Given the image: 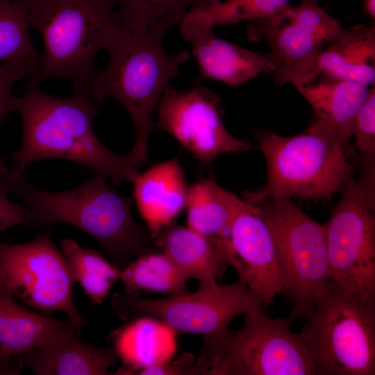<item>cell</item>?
Segmentation results:
<instances>
[{
	"label": "cell",
	"mask_w": 375,
	"mask_h": 375,
	"mask_svg": "<svg viewBox=\"0 0 375 375\" xmlns=\"http://www.w3.org/2000/svg\"><path fill=\"white\" fill-rule=\"evenodd\" d=\"M177 335L160 320L141 315L115 330L108 338L122 366L115 374L128 375L169 360Z\"/></svg>",
	"instance_id": "ffe728a7"
},
{
	"label": "cell",
	"mask_w": 375,
	"mask_h": 375,
	"mask_svg": "<svg viewBox=\"0 0 375 375\" xmlns=\"http://www.w3.org/2000/svg\"><path fill=\"white\" fill-rule=\"evenodd\" d=\"M0 1H19V0H0Z\"/></svg>",
	"instance_id": "836d02e7"
},
{
	"label": "cell",
	"mask_w": 375,
	"mask_h": 375,
	"mask_svg": "<svg viewBox=\"0 0 375 375\" xmlns=\"http://www.w3.org/2000/svg\"><path fill=\"white\" fill-rule=\"evenodd\" d=\"M156 109V130L170 134L203 165L210 164L222 153L253 147L248 140L236 138L225 128L219 99L205 87L179 91L168 86Z\"/></svg>",
	"instance_id": "4fadbf2b"
},
{
	"label": "cell",
	"mask_w": 375,
	"mask_h": 375,
	"mask_svg": "<svg viewBox=\"0 0 375 375\" xmlns=\"http://www.w3.org/2000/svg\"><path fill=\"white\" fill-rule=\"evenodd\" d=\"M195 358L190 353L183 352L176 360L152 365L140 371L141 375H194Z\"/></svg>",
	"instance_id": "1f68e13d"
},
{
	"label": "cell",
	"mask_w": 375,
	"mask_h": 375,
	"mask_svg": "<svg viewBox=\"0 0 375 375\" xmlns=\"http://www.w3.org/2000/svg\"><path fill=\"white\" fill-rule=\"evenodd\" d=\"M256 203L272 238L285 293L292 302L288 319L292 323L306 318L330 281L324 226L289 197H269Z\"/></svg>",
	"instance_id": "ba28073f"
},
{
	"label": "cell",
	"mask_w": 375,
	"mask_h": 375,
	"mask_svg": "<svg viewBox=\"0 0 375 375\" xmlns=\"http://www.w3.org/2000/svg\"><path fill=\"white\" fill-rule=\"evenodd\" d=\"M290 0H227L194 12L207 25L214 28L242 21L272 17L288 6Z\"/></svg>",
	"instance_id": "83f0119b"
},
{
	"label": "cell",
	"mask_w": 375,
	"mask_h": 375,
	"mask_svg": "<svg viewBox=\"0 0 375 375\" xmlns=\"http://www.w3.org/2000/svg\"><path fill=\"white\" fill-rule=\"evenodd\" d=\"M294 87L313 108L315 118L333 131L349 156L354 121L370 88L319 74Z\"/></svg>",
	"instance_id": "ac0fdd59"
},
{
	"label": "cell",
	"mask_w": 375,
	"mask_h": 375,
	"mask_svg": "<svg viewBox=\"0 0 375 375\" xmlns=\"http://www.w3.org/2000/svg\"><path fill=\"white\" fill-rule=\"evenodd\" d=\"M120 278L125 294L131 296L142 291L167 296L190 292L186 287L188 278L163 252L138 257L122 270Z\"/></svg>",
	"instance_id": "d4e9b609"
},
{
	"label": "cell",
	"mask_w": 375,
	"mask_h": 375,
	"mask_svg": "<svg viewBox=\"0 0 375 375\" xmlns=\"http://www.w3.org/2000/svg\"><path fill=\"white\" fill-rule=\"evenodd\" d=\"M324 224L330 280L375 300V160L363 155Z\"/></svg>",
	"instance_id": "9c48e42d"
},
{
	"label": "cell",
	"mask_w": 375,
	"mask_h": 375,
	"mask_svg": "<svg viewBox=\"0 0 375 375\" xmlns=\"http://www.w3.org/2000/svg\"><path fill=\"white\" fill-rule=\"evenodd\" d=\"M30 28L44 43L39 69L28 83L40 85L57 77L70 79L74 90H83L97 71L94 58L106 49L118 27L117 0H22Z\"/></svg>",
	"instance_id": "277c9868"
},
{
	"label": "cell",
	"mask_w": 375,
	"mask_h": 375,
	"mask_svg": "<svg viewBox=\"0 0 375 375\" xmlns=\"http://www.w3.org/2000/svg\"><path fill=\"white\" fill-rule=\"evenodd\" d=\"M0 280L15 297L40 313L62 311L78 331L85 322L74 302L67 260L49 234L26 243L0 242Z\"/></svg>",
	"instance_id": "7c38bea8"
},
{
	"label": "cell",
	"mask_w": 375,
	"mask_h": 375,
	"mask_svg": "<svg viewBox=\"0 0 375 375\" xmlns=\"http://www.w3.org/2000/svg\"><path fill=\"white\" fill-rule=\"evenodd\" d=\"M118 27L135 33L165 35L171 27L180 24L194 8H206L220 0H117Z\"/></svg>",
	"instance_id": "cb8c5ba5"
},
{
	"label": "cell",
	"mask_w": 375,
	"mask_h": 375,
	"mask_svg": "<svg viewBox=\"0 0 375 375\" xmlns=\"http://www.w3.org/2000/svg\"><path fill=\"white\" fill-rule=\"evenodd\" d=\"M356 83L375 82V26L358 25L347 30L321 51L315 75Z\"/></svg>",
	"instance_id": "44dd1931"
},
{
	"label": "cell",
	"mask_w": 375,
	"mask_h": 375,
	"mask_svg": "<svg viewBox=\"0 0 375 375\" xmlns=\"http://www.w3.org/2000/svg\"><path fill=\"white\" fill-rule=\"evenodd\" d=\"M20 367L36 375H107L119 360L113 349L85 343L74 331L19 356Z\"/></svg>",
	"instance_id": "d6986e66"
},
{
	"label": "cell",
	"mask_w": 375,
	"mask_h": 375,
	"mask_svg": "<svg viewBox=\"0 0 375 375\" xmlns=\"http://www.w3.org/2000/svg\"><path fill=\"white\" fill-rule=\"evenodd\" d=\"M12 179V170H8L0 160V233L14 226L24 224L28 217L27 208L12 203L8 197Z\"/></svg>",
	"instance_id": "f546056e"
},
{
	"label": "cell",
	"mask_w": 375,
	"mask_h": 375,
	"mask_svg": "<svg viewBox=\"0 0 375 375\" xmlns=\"http://www.w3.org/2000/svg\"><path fill=\"white\" fill-rule=\"evenodd\" d=\"M29 28L24 1H0V62L22 64L37 73L42 56L31 41Z\"/></svg>",
	"instance_id": "4316f807"
},
{
	"label": "cell",
	"mask_w": 375,
	"mask_h": 375,
	"mask_svg": "<svg viewBox=\"0 0 375 375\" xmlns=\"http://www.w3.org/2000/svg\"><path fill=\"white\" fill-rule=\"evenodd\" d=\"M244 201L228 237L216 249L222 263L231 265L253 295L269 304L285 293L274 242L258 206Z\"/></svg>",
	"instance_id": "5bb4252c"
},
{
	"label": "cell",
	"mask_w": 375,
	"mask_h": 375,
	"mask_svg": "<svg viewBox=\"0 0 375 375\" xmlns=\"http://www.w3.org/2000/svg\"><path fill=\"white\" fill-rule=\"evenodd\" d=\"M62 249L74 283H78L92 304H101L122 269L108 262L98 251L85 249L72 239L62 240Z\"/></svg>",
	"instance_id": "484cf974"
},
{
	"label": "cell",
	"mask_w": 375,
	"mask_h": 375,
	"mask_svg": "<svg viewBox=\"0 0 375 375\" xmlns=\"http://www.w3.org/2000/svg\"><path fill=\"white\" fill-rule=\"evenodd\" d=\"M319 0H301L276 15L250 21L247 37L265 40L267 54L274 70V81L294 86L314 78L319 56L326 46L347 31L340 22L318 5Z\"/></svg>",
	"instance_id": "30bf717a"
},
{
	"label": "cell",
	"mask_w": 375,
	"mask_h": 375,
	"mask_svg": "<svg viewBox=\"0 0 375 375\" xmlns=\"http://www.w3.org/2000/svg\"><path fill=\"white\" fill-rule=\"evenodd\" d=\"M257 139L266 160L267 180L260 190L245 194L249 202L269 197L330 199L351 178L353 167L343 147L316 118L299 135L262 131Z\"/></svg>",
	"instance_id": "5b68a950"
},
{
	"label": "cell",
	"mask_w": 375,
	"mask_h": 375,
	"mask_svg": "<svg viewBox=\"0 0 375 375\" xmlns=\"http://www.w3.org/2000/svg\"><path fill=\"white\" fill-rule=\"evenodd\" d=\"M35 73L33 69L22 64L0 62V126L6 116L14 111V84L24 78H32Z\"/></svg>",
	"instance_id": "4dcf8cb0"
},
{
	"label": "cell",
	"mask_w": 375,
	"mask_h": 375,
	"mask_svg": "<svg viewBox=\"0 0 375 375\" xmlns=\"http://www.w3.org/2000/svg\"><path fill=\"white\" fill-rule=\"evenodd\" d=\"M183 38L192 44L198 81L216 80L239 86L260 74L273 72L267 58L217 37L212 28L190 10L180 23Z\"/></svg>",
	"instance_id": "9a60e30c"
},
{
	"label": "cell",
	"mask_w": 375,
	"mask_h": 375,
	"mask_svg": "<svg viewBox=\"0 0 375 375\" xmlns=\"http://www.w3.org/2000/svg\"><path fill=\"white\" fill-rule=\"evenodd\" d=\"M260 301L244 313L239 331L204 337L194 375H315L301 333L288 318L272 319Z\"/></svg>",
	"instance_id": "52a82bcc"
},
{
	"label": "cell",
	"mask_w": 375,
	"mask_h": 375,
	"mask_svg": "<svg viewBox=\"0 0 375 375\" xmlns=\"http://www.w3.org/2000/svg\"><path fill=\"white\" fill-rule=\"evenodd\" d=\"M133 183L137 208L153 238L185 207L188 188L178 157L139 173Z\"/></svg>",
	"instance_id": "e0dca14e"
},
{
	"label": "cell",
	"mask_w": 375,
	"mask_h": 375,
	"mask_svg": "<svg viewBox=\"0 0 375 375\" xmlns=\"http://www.w3.org/2000/svg\"><path fill=\"white\" fill-rule=\"evenodd\" d=\"M256 301L240 278L233 283L199 289L194 293L143 299L115 293L111 301L124 320L141 315L156 317L176 335L190 333L217 338L229 333L228 325Z\"/></svg>",
	"instance_id": "8fae6325"
},
{
	"label": "cell",
	"mask_w": 375,
	"mask_h": 375,
	"mask_svg": "<svg viewBox=\"0 0 375 375\" xmlns=\"http://www.w3.org/2000/svg\"><path fill=\"white\" fill-rule=\"evenodd\" d=\"M306 319L315 375L375 374V300L330 280Z\"/></svg>",
	"instance_id": "8992f818"
},
{
	"label": "cell",
	"mask_w": 375,
	"mask_h": 375,
	"mask_svg": "<svg viewBox=\"0 0 375 375\" xmlns=\"http://www.w3.org/2000/svg\"><path fill=\"white\" fill-rule=\"evenodd\" d=\"M353 135L357 148L363 155L375 153V88L359 110L353 124Z\"/></svg>",
	"instance_id": "f1b7e54d"
},
{
	"label": "cell",
	"mask_w": 375,
	"mask_h": 375,
	"mask_svg": "<svg viewBox=\"0 0 375 375\" xmlns=\"http://www.w3.org/2000/svg\"><path fill=\"white\" fill-rule=\"evenodd\" d=\"M84 90L59 99L28 83L13 110L22 119L23 140L12 153L14 169L25 171L35 161L62 158L83 165L111 179L115 185L133 183L140 165L128 152L115 153L96 135L92 121L101 109Z\"/></svg>",
	"instance_id": "6da1fadb"
},
{
	"label": "cell",
	"mask_w": 375,
	"mask_h": 375,
	"mask_svg": "<svg viewBox=\"0 0 375 375\" xmlns=\"http://www.w3.org/2000/svg\"><path fill=\"white\" fill-rule=\"evenodd\" d=\"M76 331L71 322H62L20 305L0 280V375L18 374L10 364L20 356Z\"/></svg>",
	"instance_id": "2e32d148"
},
{
	"label": "cell",
	"mask_w": 375,
	"mask_h": 375,
	"mask_svg": "<svg viewBox=\"0 0 375 375\" xmlns=\"http://www.w3.org/2000/svg\"><path fill=\"white\" fill-rule=\"evenodd\" d=\"M13 174L10 192L27 206L26 228L56 222L72 225L99 242L122 270L133 256L158 252L148 228L133 217V199L109 188L104 175L98 173L76 188L51 192L33 187L25 171Z\"/></svg>",
	"instance_id": "7a4b0ae2"
},
{
	"label": "cell",
	"mask_w": 375,
	"mask_h": 375,
	"mask_svg": "<svg viewBox=\"0 0 375 375\" xmlns=\"http://www.w3.org/2000/svg\"><path fill=\"white\" fill-rule=\"evenodd\" d=\"M153 241L188 279L195 278L199 283V289L217 284L225 265L210 240L188 226L172 224L154 236Z\"/></svg>",
	"instance_id": "7402d4cb"
},
{
	"label": "cell",
	"mask_w": 375,
	"mask_h": 375,
	"mask_svg": "<svg viewBox=\"0 0 375 375\" xmlns=\"http://www.w3.org/2000/svg\"><path fill=\"white\" fill-rule=\"evenodd\" d=\"M244 203V199L214 181L200 179L188 190L187 226L215 245L228 237L232 222Z\"/></svg>",
	"instance_id": "603a6c76"
},
{
	"label": "cell",
	"mask_w": 375,
	"mask_h": 375,
	"mask_svg": "<svg viewBox=\"0 0 375 375\" xmlns=\"http://www.w3.org/2000/svg\"><path fill=\"white\" fill-rule=\"evenodd\" d=\"M363 8L365 13L370 17L373 22H374L375 0H363Z\"/></svg>",
	"instance_id": "d6a6232c"
},
{
	"label": "cell",
	"mask_w": 375,
	"mask_h": 375,
	"mask_svg": "<svg viewBox=\"0 0 375 375\" xmlns=\"http://www.w3.org/2000/svg\"><path fill=\"white\" fill-rule=\"evenodd\" d=\"M163 37L117 27L105 49L109 53L107 67L97 70L83 89L98 104L112 97L128 112L135 131L129 153L140 165L147 160V138L156 131L153 112L180 66L191 58L188 51L167 53Z\"/></svg>",
	"instance_id": "3957f363"
}]
</instances>
